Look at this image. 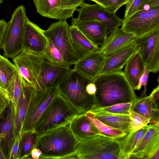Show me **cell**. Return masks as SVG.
Wrapping results in <instances>:
<instances>
[{
	"label": "cell",
	"mask_w": 159,
	"mask_h": 159,
	"mask_svg": "<svg viewBox=\"0 0 159 159\" xmlns=\"http://www.w3.org/2000/svg\"><path fill=\"white\" fill-rule=\"evenodd\" d=\"M92 82L97 88L94 106L102 108L118 103L132 102L137 98L122 71L98 75Z\"/></svg>",
	"instance_id": "cell-1"
},
{
	"label": "cell",
	"mask_w": 159,
	"mask_h": 159,
	"mask_svg": "<svg viewBox=\"0 0 159 159\" xmlns=\"http://www.w3.org/2000/svg\"><path fill=\"white\" fill-rule=\"evenodd\" d=\"M79 142L69 124L48 131L39 136L36 148L42 152L39 159H76Z\"/></svg>",
	"instance_id": "cell-2"
},
{
	"label": "cell",
	"mask_w": 159,
	"mask_h": 159,
	"mask_svg": "<svg viewBox=\"0 0 159 159\" xmlns=\"http://www.w3.org/2000/svg\"><path fill=\"white\" fill-rule=\"evenodd\" d=\"M90 82L72 69L57 87L58 93L80 114H85L94 106V96L86 90Z\"/></svg>",
	"instance_id": "cell-3"
},
{
	"label": "cell",
	"mask_w": 159,
	"mask_h": 159,
	"mask_svg": "<svg viewBox=\"0 0 159 159\" xmlns=\"http://www.w3.org/2000/svg\"><path fill=\"white\" fill-rule=\"evenodd\" d=\"M79 114L58 92L40 118L34 130L39 136L69 124Z\"/></svg>",
	"instance_id": "cell-4"
},
{
	"label": "cell",
	"mask_w": 159,
	"mask_h": 159,
	"mask_svg": "<svg viewBox=\"0 0 159 159\" xmlns=\"http://www.w3.org/2000/svg\"><path fill=\"white\" fill-rule=\"evenodd\" d=\"M75 156L80 159H122L116 139L102 134L79 141Z\"/></svg>",
	"instance_id": "cell-5"
},
{
	"label": "cell",
	"mask_w": 159,
	"mask_h": 159,
	"mask_svg": "<svg viewBox=\"0 0 159 159\" xmlns=\"http://www.w3.org/2000/svg\"><path fill=\"white\" fill-rule=\"evenodd\" d=\"M25 7L18 6L12 15L6 27L0 43L3 56L13 59L23 51V39L27 18Z\"/></svg>",
	"instance_id": "cell-6"
},
{
	"label": "cell",
	"mask_w": 159,
	"mask_h": 159,
	"mask_svg": "<svg viewBox=\"0 0 159 159\" xmlns=\"http://www.w3.org/2000/svg\"><path fill=\"white\" fill-rule=\"evenodd\" d=\"M70 27L66 20H59L43 30L45 36L58 50L66 65L69 67L78 60L72 43Z\"/></svg>",
	"instance_id": "cell-7"
},
{
	"label": "cell",
	"mask_w": 159,
	"mask_h": 159,
	"mask_svg": "<svg viewBox=\"0 0 159 159\" xmlns=\"http://www.w3.org/2000/svg\"><path fill=\"white\" fill-rule=\"evenodd\" d=\"M121 28L136 38L159 30V7L136 12L128 18L123 19Z\"/></svg>",
	"instance_id": "cell-8"
},
{
	"label": "cell",
	"mask_w": 159,
	"mask_h": 159,
	"mask_svg": "<svg viewBox=\"0 0 159 159\" xmlns=\"http://www.w3.org/2000/svg\"><path fill=\"white\" fill-rule=\"evenodd\" d=\"M58 93L57 87L44 91H34L29 104L20 134L34 129L40 118Z\"/></svg>",
	"instance_id": "cell-9"
},
{
	"label": "cell",
	"mask_w": 159,
	"mask_h": 159,
	"mask_svg": "<svg viewBox=\"0 0 159 159\" xmlns=\"http://www.w3.org/2000/svg\"><path fill=\"white\" fill-rule=\"evenodd\" d=\"M86 0H33L37 11L42 16L59 20L72 17Z\"/></svg>",
	"instance_id": "cell-10"
},
{
	"label": "cell",
	"mask_w": 159,
	"mask_h": 159,
	"mask_svg": "<svg viewBox=\"0 0 159 159\" xmlns=\"http://www.w3.org/2000/svg\"><path fill=\"white\" fill-rule=\"evenodd\" d=\"M134 40L137 52L144 66L150 72L157 73L159 70V30L136 38Z\"/></svg>",
	"instance_id": "cell-11"
},
{
	"label": "cell",
	"mask_w": 159,
	"mask_h": 159,
	"mask_svg": "<svg viewBox=\"0 0 159 159\" xmlns=\"http://www.w3.org/2000/svg\"><path fill=\"white\" fill-rule=\"evenodd\" d=\"M80 7L77 10L79 12L77 18L81 20H96L100 21L106 26L107 36L116 28L122 25L123 19L99 4L83 2Z\"/></svg>",
	"instance_id": "cell-12"
},
{
	"label": "cell",
	"mask_w": 159,
	"mask_h": 159,
	"mask_svg": "<svg viewBox=\"0 0 159 159\" xmlns=\"http://www.w3.org/2000/svg\"><path fill=\"white\" fill-rule=\"evenodd\" d=\"M43 60L41 55L25 51L13 58L21 79L34 89Z\"/></svg>",
	"instance_id": "cell-13"
},
{
	"label": "cell",
	"mask_w": 159,
	"mask_h": 159,
	"mask_svg": "<svg viewBox=\"0 0 159 159\" xmlns=\"http://www.w3.org/2000/svg\"><path fill=\"white\" fill-rule=\"evenodd\" d=\"M15 114L10 100L0 114V147L6 159H9L16 137Z\"/></svg>",
	"instance_id": "cell-14"
},
{
	"label": "cell",
	"mask_w": 159,
	"mask_h": 159,
	"mask_svg": "<svg viewBox=\"0 0 159 159\" xmlns=\"http://www.w3.org/2000/svg\"><path fill=\"white\" fill-rule=\"evenodd\" d=\"M72 70L67 66L53 65L44 59L34 89L42 92L57 87Z\"/></svg>",
	"instance_id": "cell-15"
},
{
	"label": "cell",
	"mask_w": 159,
	"mask_h": 159,
	"mask_svg": "<svg viewBox=\"0 0 159 159\" xmlns=\"http://www.w3.org/2000/svg\"><path fill=\"white\" fill-rule=\"evenodd\" d=\"M43 30L27 18L24 33L23 51L42 55L48 41Z\"/></svg>",
	"instance_id": "cell-16"
},
{
	"label": "cell",
	"mask_w": 159,
	"mask_h": 159,
	"mask_svg": "<svg viewBox=\"0 0 159 159\" xmlns=\"http://www.w3.org/2000/svg\"><path fill=\"white\" fill-rule=\"evenodd\" d=\"M159 152V126L148 125L147 131L137 147L131 154L130 158L152 159Z\"/></svg>",
	"instance_id": "cell-17"
},
{
	"label": "cell",
	"mask_w": 159,
	"mask_h": 159,
	"mask_svg": "<svg viewBox=\"0 0 159 159\" xmlns=\"http://www.w3.org/2000/svg\"><path fill=\"white\" fill-rule=\"evenodd\" d=\"M106 58L98 50L91 52L78 59L73 70L92 81L99 75Z\"/></svg>",
	"instance_id": "cell-18"
},
{
	"label": "cell",
	"mask_w": 159,
	"mask_h": 159,
	"mask_svg": "<svg viewBox=\"0 0 159 159\" xmlns=\"http://www.w3.org/2000/svg\"><path fill=\"white\" fill-rule=\"evenodd\" d=\"M71 25L76 27L95 45L101 47L107 37L105 25L98 20H81L72 18Z\"/></svg>",
	"instance_id": "cell-19"
},
{
	"label": "cell",
	"mask_w": 159,
	"mask_h": 159,
	"mask_svg": "<svg viewBox=\"0 0 159 159\" xmlns=\"http://www.w3.org/2000/svg\"><path fill=\"white\" fill-rule=\"evenodd\" d=\"M138 48L135 40L112 55L106 58L99 75L121 71Z\"/></svg>",
	"instance_id": "cell-20"
},
{
	"label": "cell",
	"mask_w": 159,
	"mask_h": 159,
	"mask_svg": "<svg viewBox=\"0 0 159 159\" xmlns=\"http://www.w3.org/2000/svg\"><path fill=\"white\" fill-rule=\"evenodd\" d=\"M136 38L134 34L118 27L107 36L98 51L106 57H108L131 43Z\"/></svg>",
	"instance_id": "cell-21"
},
{
	"label": "cell",
	"mask_w": 159,
	"mask_h": 159,
	"mask_svg": "<svg viewBox=\"0 0 159 159\" xmlns=\"http://www.w3.org/2000/svg\"><path fill=\"white\" fill-rule=\"evenodd\" d=\"M100 121L107 125L127 133L130 131V117L128 114L115 113L93 106L89 111Z\"/></svg>",
	"instance_id": "cell-22"
},
{
	"label": "cell",
	"mask_w": 159,
	"mask_h": 159,
	"mask_svg": "<svg viewBox=\"0 0 159 159\" xmlns=\"http://www.w3.org/2000/svg\"><path fill=\"white\" fill-rule=\"evenodd\" d=\"M22 89L15 114L16 136L20 135L24 121L33 94L34 88L21 78Z\"/></svg>",
	"instance_id": "cell-23"
},
{
	"label": "cell",
	"mask_w": 159,
	"mask_h": 159,
	"mask_svg": "<svg viewBox=\"0 0 159 159\" xmlns=\"http://www.w3.org/2000/svg\"><path fill=\"white\" fill-rule=\"evenodd\" d=\"M148 125L135 131L130 130L115 139L120 148L122 159H130L133 151L137 147L146 133Z\"/></svg>",
	"instance_id": "cell-24"
},
{
	"label": "cell",
	"mask_w": 159,
	"mask_h": 159,
	"mask_svg": "<svg viewBox=\"0 0 159 159\" xmlns=\"http://www.w3.org/2000/svg\"><path fill=\"white\" fill-rule=\"evenodd\" d=\"M131 111L145 117L150 123L159 126V109L155 106L150 95L137 98L132 102Z\"/></svg>",
	"instance_id": "cell-25"
},
{
	"label": "cell",
	"mask_w": 159,
	"mask_h": 159,
	"mask_svg": "<svg viewBox=\"0 0 159 159\" xmlns=\"http://www.w3.org/2000/svg\"><path fill=\"white\" fill-rule=\"evenodd\" d=\"M69 126L72 133L79 141L101 134L86 118L85 114H79L75 117L69 124Z\"/></svg>",
	"instance_id": "cell-26"
},
{
	"label": "cell",
	"mask_w": 159,
	"mask_h": 159,
	"mask_svg": "<svg viewBox=\"0 0 159 159\" xmlns=\"http://www.w3.org/2000/svg\"><path fill=\"white\" fill-rule=\"evenodd\" d=\"M70 33L73 47L78 60L98 50L99 47L93 44L75 26H70Z\"/></svg>",
	"instance_id": "cell-27"
},
{
	"label": "cell",
	"mask_w": 159,
	"mask_h": 159,
	"mask_svg": "<svg viewBox=\"0 0 159 159\" xmlns=\"http://www.w3.org/2000/svg\"><path fill=\"white\" fill-rule=\"evenodd\" d=\"M125 66L123 71L125 76L134 90L139 84L145 66L137 52L131 57Z\"/></svg>",
	"instance_id": "cell-28"
},
{
	"label": "cell",
	"mask_w": 159,
	"mask_h": 159,
	"mask_svg": "<svg viewBox=\"0 0 159 159\" xmlns=\"http://www.w3.org/2000/svg\"><path fill=\"white\" fill-rule=\"evenodd\" d=\"M39 135L35 130L24 132L20 134L19 159L31 158L32 150L36 148Z\"/></svg>",
	"instance_id": "cell-29"
},
{
	"label": "cell",
	"mask_w": 159,
	"mask_h": 159,
	"mask_svg": "<svg viewBox=\"0 0 159 159\" xmlns=\"http://www.w3.org/2000/svg\"><path fill=\"white\" fill-rule=\"evenodd\" d=\"M17 71L14 64L0 54V86L6 89Z\"/></svg>",
	"instance_id": "cell-30"
},
{
	"label": "cell",
	"mask_w": 159,
	"mask_h": 159,
	"mask_svg": "<svg viewBox=\"0 0 159 159\" xmlns=\"http://www.w3.org/2000/svg\"><path fill=\"white\" fill-rule=\"evenodd\" d=\"M85 115L101 134L116 139L126 134L123 131L113 128L104 123L89 111L86 112Z\"/></svg>",
	"instance_id": "cell-31"
},
{
	"label": "cell",
	"mask_w": 159,
	"mask_h": 159,
	"mask_svg": "<svg viewBox=\"0 0 159 159\" xmlns=\"http://www.w3.org/2000/svg\"><path fill=\"white\" fill-rule=\"evenodd\" d=\"M48 40L46 48L42 55L44 59L53 65L66 66L59 51L50 41Z\"/></svg>",
	"instance_id": "cell-32"
},
{
	"label": "cell",
	"mask_w": 159,
	"mask_h": 159,
	"mask_svg": "<svg viewBox=\"0 0 159 159\" xmlns=\"http://www.w3.org/2000/svg\"><path fill=\"white\" fill-rule=\"evenodd\" d=\"M21 89V78L17 71L13 80L6 89L7 92L10 100L13 104L15 111Z\"/></svg>",
	"instance_id": "cell-33"
},
{
	"label": "cell",
	"mask_w": 159,
	"mask_h": 159,
	"mask_svg": "<svg viewBox=\"0 0 159 159\" xmlns=\"http://www.w3.org/2000/svg\"><path fill=\"white\" fill-rule=\"evenodd\" d=\"M149 0H125L126 9L123 20L126 19L136 12L146 9Z\"/></svg>",
	"instance_id": "cell-34"
},
{
	"label": "cell",
	"mask_w": 159,
	"mask_h": 159,
	"mask_svg": "<svg viewBox=\"0 0 159 159\" xmlns=\"http://www.w3.org/2000/svg\"><path fill=\"white\" fill-rule=\"evenodd\" d=\"M129 115L130 130L137 131L150 123L147 118L133 111H130Z\"/></svg>",
	"instance_id": "cell-35"
},
{
	"label": "cell",
	"mask_w": 159,
	"mask_h": 159,
	"mask_svg": "<svg viewBox=\"0 0 159 159\" xmlns=\"http://www.w3.org/2000/svg\"><path fill=\"white\" fill-rule=\"evenodd\" d=\"M131 105L132 102L120 103L101 108L105 111L112 113L129 115Z\"/></svg>",
	"instance_id": "cell-36"
},
{
	"label": "cell",
	"mask_w": 159,
	"mask_h": 159,
	"mask_svg": "<svg viewBox=\"0 0 159 159\" xmlns=\"http://www.w3.org/2000/svg\"><path fill=\"white\" fill-rule=\"evenodd\" d=\"M150 72L149 69L145 66L143 72L139 79V84L134 89L140 91L141 87L143 86V90L141 93L140 97H145L147 96L146 94V87Z\"/></svg>",
	"instance_id": "cell-37"
},
{
	"label": "cell",
	"mask_w": 159,
	"mask_h": 159,
	"mask_svg": "<svg viewBox=\"0 0 159 159\" xmlns=\"http://www.w3.org/2000/svg\"><path fill=\"white\" fill-rule=\"evenodd\" d=\"M10 101L7 90L0 86V114L8 105Z\"/></svg>",
	"instance_id": "cell-38"
},
{
	"label": "cell",
	"mask_w": 159,
	"mask_h": 159,
	"mask_svg": "<svg viewBox=\"0 0 159 159\" xmlns=\"http://www.w3.org/2000/svg\"><path fill=\"white\" fill-rule=\"evenodd\" d=\"M20 135L16 136L9 159H19L20 156Z\"/></svg>",
	"instance_id": "cell-39"
},
{
	"label": "cell",
	"mask_w": 159,
	"mask_h": 159,
	"mask_svg": "<svg viewBox=\"0 0 159 159\" xmlns=\"http://www.w3.org/2000/svg\"><path fill=\"white\" fill-rule=\"evenodd\" d=\"M125 3V0H109L108 6L106 8L109 11L116 13L118 9Z\"/></svg>",
	"instance_id": "cell-40"
},
{
	"label": "cell",
	"mask_w": 159,
	"mask_h": 159,
	"mask_svg": "<svg viewBox=\"0 0 159 159\" xmlns=\"http://www.w3.org/2000/svg\"><path fill=\"white\" fill-rule=\"evenodd\" d=\"M153 102L157 109H159V85L154 88L150 95Z\"/></svg>",
	"instance_id": "cell-41"
},
{
	"label": "cell",
	"mask_w": 159,
	"mask_h": 159,
	"mask_svg": "<svg viewBox=\"0 0 159 159\" xmlns=\"http://www.w3.org/2000/svg\"><path fill=\"white\" fill-rule=\"evenodd\" d=\"M97 88L95 84L92 81L87 84L86 87V90L89 95L94 96L96 93Z\"/></svg>",
	"instance_id": "cell-42"
},
{
	"label": "cell",
	"mask_w": 159,
	"mask_h": 159,
	"mask_svg": "<svg viewBox=\"0 0 159 159\" xmlns=\"http://www.w3.org/2000/svg\"><path fill=\"white\" fill-rule=\"evenodd\" d=\"M159 7V0H149L146 6V9Z\"/></svg>",
	"instance_id": "cell-43"
},
{
	"label": "cell",
	"mask_w": 159,
	"mask_h": 159,
	"mask_svg": "<svg viewBox=\"0 0 159 159\" xmlns=\"http://www.w3.org/2000/svg\"><path fill=\"white\" fill-rule=\"evenodd\" d=\"M42 154L41 150L36 148H34L31 151L30 154L31 158L39 159Z\"/></svg>",
	"instance_id": "cell-44"
},
{
	"label": "cell",
	"mask_w": 159,
	"mask_h": 159,
	"mask_svg": "<svg viewBox=\"0 0 159 159\" xmlns=\"http://www.w3.org/2000/svg\"><path fill=\"white\" fill-rule=\"evenodd\" d=\"M7 23L4 20H0V43L3 35Z\"/></svg>",
	"instance_id": "cell-45"
},
{
	"label": "cell",
	"mask_w": 159,
	"mask_h": 159,
	"mask_svg": "<svg viewBox=\"0 0 159 159\" xmlns=\"http://www.w3.org/2000/svg\"><path fill=\"white\" fill-rule=\"evenodd\" d=\"M93 1L96 3L99 4L106 8L108 5L109 0H89Z\"/></svg>",
	"instance_id": "cell-46"
},
{
	"label": "cell",
	"mask_w": 159,
	"mask_h": 159,
	"mask_svg": "<svg viewBox=\"0 0 159 159\" xmlns=\"http://www.w3.org/2000/svg\"><path fill=\"white\" fill-rule=\"evenodd\" d=\"M0 159H6L0 147Z\"/></svg>",
	"instance_id": "cell-47"
},
{
	"label": "cell",
	"mask_w": 159,
	"mask_h": 159,
	"mask_svg": "<svg viewBox=\"0 0 159 159\" xmlns=\"http://www.w3.org/2000/svg\"><path fill=\"white\" fill-rule=\"evenodd\" d=\"M3 1V0H0V6L2 2Z\"/></svg>",
	"instance_id": "cell-48"
}]
</instances>
